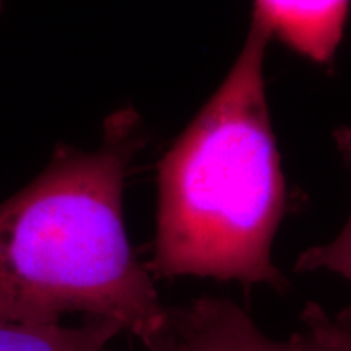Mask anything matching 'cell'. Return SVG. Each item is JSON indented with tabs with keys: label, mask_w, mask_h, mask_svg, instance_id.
I'll use <instances>...</instances> for the list:
<instances>
[{
	"label": "cell",
	"mask_w": 351,
	"mask_h": 351,
	"mask_svg": "<svg viewBox=\"0 0 351 351\" xmlns=\"http://www.w3.org/2000/svg\"><path fill=\"white\" fill-rule=\"evenodd\" d=\"M306 333L327 351H351V307L328 314L315 302H307L301 313Z\"/></svg>",
	"instance_id": "7"
},
{
	"label": "cell",
	"mask_w": 351,
	"mask_h": 351,
	"mask_svg": "<svg viewBox=\"0 0 351 351\" xmlns=\"http://www.w3.org/2000/svg\"><path fill=\"white\" fill-rule=\"evenodd\" d=\"M122 330L103 319L83 326L0 322V351H114L112 341Z\"/></svg>",
	"instance_id": "5"
},
{
	"label": "cell",
	"mask_w": 351,
	"mask_h": 351,
	"mask_svg": "<svg viewBox=\"0 0 351 351\" xmlns=\"http://www.w3.org/2000/svg\"><path fill=\"white\" fill-rule=\"evenodd\" d=\"M335 143L341 160L351 173V130L345 127L337 129ZM319 270L332 271V274L343 276L351 283V213L343 230L335 239L324 245L307 249L298 257L295 263L296 274H311V271Z\"/></svg>",
	"instance_id": "6"
},
{
	"label": "cell",
	"mask_w": 351,
	"mask_h": 351,
	"mask_svg": "<svg viewBox=\"0 0 351 351\" xmlns=\"http://www.w3.org/2000/svg\"><path fill=\"white\" fill-rule=\"evenodd\" d=\"M150 351H182V348L179 346L178 341L174 340V337L171 335L169 330H166L163 339L158 341V345Z\"/></svg>",
	"instance_id": "8"
},
{
	"label": "cell",
	"mask_w": 351,
	"mask_h": 351,
	"mask_svg": "<svg viewBox=\"0 0 351 351\" xmlns=\"http://www.w3.org/2000/svg\"><path fill=\"white\" fill-rule=\"evenodd\" d=\"M143 145L140 116L121 109L104 122L98 148L59 145L43 173L0 204V322L85 314L148 351L163 339L169 309L132 249L122 212Z\"/></svg>",
	"instance_id": "1"
},
{
	"label": "cell",
	"mask_w": 351,
	"mask_h": 351,
	"mask_svg": "<svg viewBox=\"0 0 351 351\" xmlns=\"http://www.w3.org/2000/svg\"><path fill=\"white\" fill-rule=\"evenodd\" d=\"M270 38L252 20L225 82L158 165L153 278L289 288L271 258L287 182L263 80Z\"/></svg>",
	"instance_id": "2"
},
{
	"label": "cell",
	"mask_w": 351,
	"mask_h": 351,
	"mask_svg": "<svg viewBox=\"0 0 351 351\" xmlns=\"http://www.w3.org/2000/svg\"><path fill=\"white\" fill-rule=\"evenodd\" d=\"M351 0H256L254 20L270 36L319 64L330 62Z\"/></svg>",
	"instance_id": "4"
},
{
	"label": "cell",
	"mask_w": 351,
	"mask_h": 351,
	"mask_svg": "<svg viewBox=\"0 0 351 351\" xmlns=\"http://www.w3.org/2000/svg\"><path fill=\"white\" fill-rule=\"evenodd\" d=\"M168 309V330L182 351H327L306 332L270 339L228 298L202 296Z\"/></svg>",
	"instance_id": "3"
}]
</instances>
